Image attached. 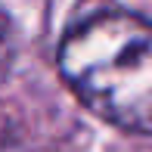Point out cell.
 Wrapping results in <instances>:
<instances>
[{"label":"cell","instance_id":"cell-1","mask_svg":"<svg viewBox=\"0 0 152 152\" xmlns=\"http://www.w3.org/2000/svg\"><path fill=\"white\" fill-rule=\"evenodd\" d=\"M59 72L90 112L152 137V25L115 0H84L65 22Z\"/></svg>","mask_w":152,"mask_h":152},{"label":"cell","instance_id":"cell-2","mask_svg":"<svg viewBox=\"0 0 152 152\" xmlns=\"http://www.w3.org/2000/svg\"><path fill=\"white\" fill-rule=\"evenodd\" d=\"M12 59H16V34H12V25L6 19V12L0 10V81L6 78Z\"/></svg>","mask_w":152,"mask_h":152}]
</instances>
